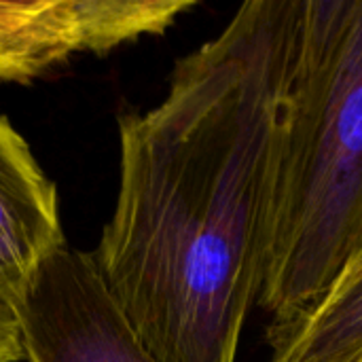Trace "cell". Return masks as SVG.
<instances>
[{
	"instance_id": "1",
	"label": "cell",
	"mask_w": 362,
	"mask_h": 362,
	"mask_svg": "<svg viewBox=\"0 0 362 362\" xmlns=\"http://www.w3.org/2000/svg\"><path fill=\"white\" fill-rule=\"evenodd\" d=\"M299 0H248L119 119V193L91 252L159 362H235L259 301Z\"/></svg>"
},
{
	"instance_id": "2",
	"label": "cell",
	"mask_w": 362,
	"mask_h": 362,
	"mask_svg": "<svg viewBox=\"0 0 362 362\" xmlns=\"http://www.w3.org/2000/svg\"><path fill=\"white\" fill-rule=\"evenodd\" d=\"M362 240V0H299L257 305L310 312Z\"/></svg>"
},
{
	"instance_id": "3",
	"label": "cell",
	"mask_w": 362,
	"mask_h": 362,
	"mask_svg": "<svg viewBox=\"0 0 362 362\" xmlns=\"http://www.w3.org/2000/svg\"><path fill=\"white\" fill-rule=\"evenodd\" d=\"M28 362H159L136 335L91 252L59 246L15 305Z\"/></svg>"
},
{
	"instance_id": "4",
	"label": "cell",
	"mask_w": 362,
	"mask_h": 362,
	"mask_svg": "<svg viewBox=\"0 0 362 362\" xmlns=\"http://www.w3.org/2000/svg\"><path fill=\"white\" fill-rule=\"evenodd\" d=\"M193 0L0 2V81L30 83L76 53H108L165 32Z\"/></svg>"
},
{
	"instance_id": "5",
	"label": "cell",
	"mask_w": 362,
	"mask_h": 362,
	"mask_svg": "<svg viewBox=\"0 0 362 362\" xmlns=\"http://www.w3.org/2000/svg\"><path fill=\"white\" fill-rule=\"evenodd\" d=\"M64 244L55 185L0 115V301L15 308L38 267Z\"/></svg>"
},
{
	"instance_id": "6",
	"label": "cell",
	"mask_w": 362,
	"mask_h": 362,
	"mask_svg": "<svg viewBox=\"0 0 362 362\" xmlns=\"http://www.w3.org/2000/svg\"><path fill=\"white\" fill-rule=\"evenodd\" d=\"M265 335L269 362H362V240L310 312Z\"/></svg>"
},
{
	"instance_id": "7",
	"label": "cell",
	"mask_w": 362,
	"mask_h": 362,
	"mask_svg": "<svg viewBox=\"0 0 362 362\" xmlns=\"http://www.w3.org/2000/svg\"><path fill=\"white\" fill-rule=\"evenodd\" d=\"M25 361L17 314L11 303L0 301V362Z\"/></svg>"
}]
</instances>
